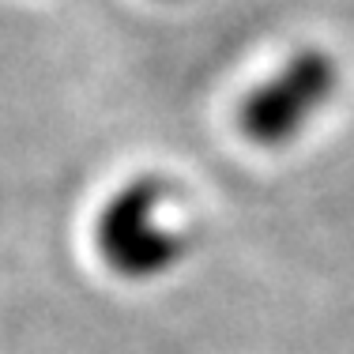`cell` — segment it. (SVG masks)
Returning a JSON list of instances; mask_svg holds the SVG:
<instances>
[{
  "mask_svg": "<svg viewBox=\"0 0 354 354\" xmlns=\"http://www.w3.org/2000/svg\"><path fill=\"white\" fill-rule=\"evenodd\" d=\"M177 189L158 174L124 181L95 218V245L102 264L121 279L151 283L181 264L185 230L174 218Z\"/></svg>",
  "mask_w": 354,
  "mask_h": 354,
  "instance_id": "obj_1",
  "label": "cell"
},
{
  "mask_svg": "<svg viewBox=\"0 0 354 354\" xmlns=\"http://www.w3.org/2000/svg\"><path fill=\"white\" fill-rule=\"evenodd\" d=\"M339 91V61L320 46L286 57L238 109V124L257 147H286L320 117Z\"/></svg>",
  "mask_w": 354,
  "mask_h": 354,
  "instance_id": "obj_2",
  "label": "cell"
}]
</instances>
